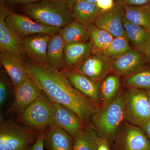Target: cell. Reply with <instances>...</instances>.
<instances>
[{"instance_id": "cell-1", "label": "cell", "mask_w": 150, "mask_h": 150, "mask_svg": "<svg viewBox=\"0 0 150 150\" xmlns=\"http://www.w3.org/2000/svg\"><path fill=\"white\" fill-rule=\"evenodd\" d=\"M26 65L28 75L52 102L68 108L91 125V117L99 106L74 87L62 71L30 62Z\"/></svg>"}, {"instance_id": "cell-2", "label": "cell", "mask_w": 150, "mask_h": 150, "mask_svg": "<svg viewBox=\"0 0 150 150\" xmlns=\"http://www.w3.org/2000/svg\"><path fill=\"white\" fill-rule=\"evenodd\" d=\"M124 119L123 94L120 93L109 104L98 107L91 117L90 124L100 138L111 145L115 142L119 127Z\"/></svg>"}, {"instance_id": "cell-3", "label": "cell", "mask_w": 150, "mask_h": 150, "mask_svg": "<svg viewBox=\"0 0 150 150\" xmlns=\"http://www.w3.org/2000/svg\"><path fill=\"white\" fill-rule=\"evenodd\" d=\"M23 10L26 15L34 21L49 27L61 29L75 20L69 8L49 0L23 6Z\"/></svg>"}, {"instance_id": "cell-4", "label": "cell", "mask_w": 150, "mask_h": 150, "mask_svg": "<svg viewBox=\"0 0 150 150\" xmlns=\"http://www.w3.org/2000/svg\"><path fill=\"white\" fill-rule=\"evenodd\" d=\"M53 103L42 91L40 96L18 115V123L38 134L43 133L53 120Z\"/></svg>"}, {"instance_id": "cell-5", "label": "cell", "mask_w": 150, "mask_h": 150, "mask_svg": "<svg viewBox=\"0 0 150 150\" xmlns=\"http://www.w3.org/2000/svg\"><path fill=\"white\" fill-rule=\"evenodd\" d=\"M123 94L125 120L134 126L142 127L150 118L147 92L129 87Z\"/></svg>"}, {"instance_id": "cell-6", "label": "cell", "mask_w": 150, "mask_h": 150, "mask_svg": "<svg viewBox=\"0 0 150 150\" xmlns=\"http://www.w3.org/2000/svg\"><path fill=\"white\" fill-rule=\"evenodd\" d=\"M39 134L16 123L4 122L0 127V150H25Z\"/></svg>"}, {"instance_id": "cell-7", "label": "cell", "mask_w": 150, "mask_h": 150, "mask_svg": "<svg viewBox=\"0 0 150 150\" xmlns=\"http://www.w3.org/2000/svg\"><path fill=\"white\" fill-rule=\"evenodd\" d=\"M6 22L13 31L22 38L29 35L45 33L51 35L59 33L60 28L49 27L34 21L27 15L11 11Z\"/></svg>"}, {"instance_id": "cell-8", "label": "cell", "mask_w": 150, "mask_h": 150, "mask_svg": "<svg viewBox=\"0 0 150 150\" xmlns=\"http://www.w3.org/2000/svg\"><path fill=\"white\" fill-rule=\"evenodd\" d=\"M124 16V4L122 0H118L112 8L100 11L94 24L106 30L114 38L122 36L127 38L123 27Z\"/></svg>"}, {"instance_id": "cell-9", "label": "cell", "mask_w": 150, "mask_h": 150, "mask_svg": "<svg viewBox=\"0 0 150 150\" xmlns=\"http://www.w3.org/2000/svg\"><path fill=\"white\" fill-rule=\"evenodd\" d=\"M51 35L45 33L35 34L22 38L21 51L30 62L47 65V51Z\"/></svg>"}, {"instance_id": "cell-10", "label": "cell", "mask_w": 150, "mask_h": 150, "mask_svg": "<svg viewBox=\"0 0 150 150\" xmlns=\"http://www.w3.org/2000/svg\"><path fill=\"white\" fill-rule=\"evenodd\" d=\"M76 70L100 83L112 71L111 60L102 52L92 51Z\"/></svg>"}, {"instance_id": "cell-11", "label": "cell", "mask_w": 150, "mask_h": 150, "mask_svg": "<svg viewBox=\"0 0 150 150\" xmlns=\"http://www.w3.org/2000/svg\"><path fill=\"white\" fill-rule=\"evenodd\" d=\"M115 144L116 150H150V141L139 126L127 125L117 134Z\"/></svg>"}, {"instance_id": "cell-12", "label": "cell", "mask_w": 150, "mask_h": 150, "mask_svg": "<svg viewBox=\"0 0 150 150\" xmlns=\"http://www.w3.org/2000/svg\"><path fill=\"white\" fill-rule=\"evenodd\" d=\"M62 71L74 87L98 106L102 105L100 82L76 69H63Z\"/></svg>"}, {"instance_id": "cell-13", "label": "cell", "mask_w": 150, "mask_h": 150, "mask_svg": "<svg viewBox=\"0 0 150 150\" xmlns=\"http://www.w3.org/2000/svg\"><path fill=\"white\" fill-rule=\"evenodd\" d=\"M0 62L14 87L22 83L28 76L26 62L21 55L0 50Z\"/></svg>"}, {"instance_id": "cell-14", "label": "cell", "mask_w": 150, "mask_h": 150, "mask_svg": "<svg viewBox=\"0 0 150 150\" xmlns=\"http://www.w3.org/2000/svg\"><path fill=\"white\" fill-rule=\"evenodd\" d=\"M53 103L54 123L68 132L73 138L88 126L69 108L60 103Z\"/></svg>"}, {"instance_id": "cell-15", "label": "cell", "mask_w": 150, "mask_h": 150, "mask_svg": "<svg viewBox=\"0 0 150 150\" xmlns=\"http://www.w3.org/2000/svg\"><path fill=\"white\" fill-rule=\"evenodd\" d=\"M144 56L132 48L111 61L112 71L118 76H128L144 68Z\"/></svg>"}, {"instance_id": "cell-16", "label": "cell", "mask_w": 150, "mask_h": 150, "mask_svg": "<svg viewBox=\"0 0 150 150\" xmlns=\"http://www.w3.org/2000/svg\"><path fill=\"white\" fill-rule=\"evenodd\" d=\"M42 92L37 84L28 75L22 83L14 87V99L12 111L18 115L21 113L37 99Z\"/></svg>"}, {"instance_id": "cell-17", "label": "cell", "mask_w": 150, "mask_h": 150, "mask_svg": "<svg viewBox=\"0 0 150 150\" xmlns=\"http://www.w3.org/2000/svg\"><path fill=\"white\" fill-rule=\"evenodd\" d=\"M11 12L5 4V0H0V50L14 52L22 56V38L12 30L6 22V17Z\"/></svg>"}, {"instance_id": "cell-18", "label": "cell", "mask_w": 150, "mask_h": 150, "mask_svg": "<svg viewBox=\"0 0 150 150\" xmlns=\"http://www.w3.org/2000/svg\"><path fill=\"white\" fill-rule=\"evenodd\" d=\"M92 51V44L90 40L83 43H67L62 70L76 69L91 55Z\"/></svg>"}, {"instance_id": "cell-19", "label": "cell", "mask_w": 150, "mask_h": 150, "mask_svg": "<svg viewBox=\"0 0 150 150\" xmlns=\"http://www.w3.org/2000/svg\"><path fill=\"white\" fill-rule=\"evenodd\" d=\"M43 134L44 146L47 150H72L73 137L55 123L48 126Z\"/></svg>"}, {"instance_id": "cell-20", "label": "cell", "mask_w": 150, "mask_h": 150, "mask_svg": "<svg viewBox=\"0 0 150 150\" xmlns=\"http://www.w3.org/2000/svg\"><path fill=\"white\" fill-rule=\"evenodd\" d=\"M123 23L126 37L132 48L144 55L149 40L150 31L129 21L125 16Z\"/></svg>"}, {"instance_id": "cell-21", "label": "cell", "mask_w": 150, "mask_h": 150, "mask_svg": "<svg viewBox=\"0 0 150 150\" xmlns=\"http://www.w3.org/2000/svg\"><path fill=\"white\" fill-rule=\"evenodd\" d=\"M66 43L59 33L51 35L47 51V63L49 67L62 71Z\"/></svg>"}, {"instance_id": "cell-22", "label": "cell", "mask_w": 150, "mask_h": 150, "mask_svg": "<svg viewBox=\"0 0 150 150\" xmlns=\"http://www.w3.org/2000/svg\"><path fill=\"white\" fill-rule=\"evenodd\" d=\"M71 11L75 20L87 27L94 23L100 10L96 3L78 0Z\"/></svg>"}, {"instance_id": "cell-23", "label": "cell", "mask_w": 150, "mask_h": 150, "mask_svg": "<svg viewBox=\"0 0 150 150\" xmlns=\"http://www.w3.org/2000/svg\"><path fill=\"white\" fill-rule=\"evenodd\" d=\"M59 34L67 43H83L90 40L87 27L75 20L59 30Z\"/></svg>"}, {"instance_id": "cell-24", "label": "cell", "mask_w": 150, "mask_h": 150, "mask_svg": "<svg viewBox=\"0 0 150 150\" xmlns=\"http://www.w3.org/2000/svg\"><path fill=\"white\" fill-rule=\"evenodd\" d=\"M100 139L94 128L88 125L73 138L72 150H97Z\"/></svg>"}, {"instance_id": "cell-25", "label": "cell", "mask_w": 150, "mask_h": 150, "mask_svg": "<svg viewBox=\"0 0 150 150\" xmlns=\"http://www.w3.org/2000/svg\"><path fill=\"white\" fill-rule=\"evenodd\" d=\"M124 8L125 18L129 21L150 31V4L138 6L124 4Z\"/></svg>"}, {"instance_id": "cell-26", "label": "cell", "mask_w": 150, "mask_h": 150, "mask_svg": "<svg viewBox=\"0 0 150 150\" xmlns=\"http://www.w3.org/2000/svg\"><path fill=\"white\" fill-rule=\"evenodd\" d=\"M120 88L119 76L115 74L108 76L100 83L101 106H105L113 101L120 93Z\"/></svg>"}, {"instance_id": "cell-27", "label": "cell", "mask_w": 150, "mask_h": 150, "mask_svg": "<svg viewBox=\"0 0 150 150\" xmlns=\"http://www.w3.org/2000/svg\"><path fill=\"white\" fill-rule=\"evenodd\" d=\"M87 28L90 40L92 44L93 51L104 52L114 38L106 30L97 27L94 24L88 25Z\"/></svg>"}, {"instance_id": "cell-28", "label": "cell", "mask_w": 150, "mask_h": 150, "mask_svg": "<svg viewBox=\"0 0 150 150\" xmlns=\"http://www.w3.org/2000/svg\"><path fill=\"white\" fill-rule=\"evenodd\" d=\"M124 83L129 87L150 90V69L143 68L135 74L125 77Z\"/></svg>"}, {"instance_id": "cell-29", "label": "cell", "mask_w": 150, "mask_h": 150, "mask_svg": "<svg viewBox=\"0 0 150 150\" xmlns=\"http://www.w3.org/2000/svg\"><path fill=\"white\" fill-rule=\"evenodd\" d=\"M132 48L128 38L121 36L114 38L108 48L102 53L111 61Z\"/></svg>"}, {"instance_id": "cell-30", "label": "cell", "mask_w": 150, "mask_h": 150, "mask_svg": "<svg viewBox=\"0 0 150 150\" xmlns=\"http://www.w3.org/2000/svg\"><path fill=\"white\" fill-rule=\"evenodd\" d=\"M8 85L4 73H1L0 78V106L3 107L6 104L8 97Z\"/></svg>"}, {"instance_id": "cell-31", "label": "cell", "mask_w": 150, "mask_h": 150, "mask_svg": "<svg viewBox=\"0 0 150 150\" xmlns=\"http://www.w3.org/2000/svg\"><path fill=\"white\" fill-rule=\"evenodd\" d=\"M44 134L42 133L39 134L34 144L28 146L25 150H44Z\"/></svg>"}, {"instance_id": "cell-32", "label": "cell", "mask_w": 150, "mask_h": 150, "mask_svg": "<svg viewBox=\"0 0 150 150\" xmlns=\"http://www.w3.org/2000/svg\"><path fill=\"white\" fill-rule=\"evenodd\" d=\"M96 4L100 11H106L112 8L115 3L113 0H97Z\"/></svg>"}, {"instance_id": "cell-33", "label": "cell", "mask_w": 150, "mask_h": 150, "mask_svg": "<svg viewBox=\"0 0 150 150\" xmlns=\"http://www.w3.org/2000/svg\"><path fill=\"white\" fill-rule=\"evenodd\" d=\"M123 4L129 6H138L150 4V0H122Z\"/></svg>"}, {"instance_id": "cell-34", "label": "cell", "mask_w": 150, "mask_h": 150, "mask_svg": "<svg viewBox=\"0 0 150 150\" xmlns=\"http://www.w3.org/2000/svg\"><path fill=\"white\" fill-rule=\"evenodd\" d=\"M6 2L13 5H22L25 6L39 1L41 0H5Z\"/></svg>"}, {"instance_id": "cell-35", "label": "cell", "mask_w": 150, "mask_h": 150, "mask_svg": "<svg viewBox=\"0 0 150 150\" xmlns=\"http://www.w3.org/2000/svg\"><path fill=\"white\" fill-rule=\"evenodd\" d=\"M49 1L64 5L72 11L73 7L78 0H49Z\"/></svg>"}, {"instance_id": "cell-36", "label": "cell", "mask_w": 150, "mask_h": 150, "mask_svg": "<svg viewBox=\"0 0 150 150\" xmlns=\"http://www.w3.org/2000/svg\"><path fill=\"white\" fill-rule=\"evenodd\" d=\"M110 143L107 140L100 139L97 150H110Z\"/></svg>"}, {"instance_id": "cell-37", "label": "cell", "mask_w": 150, "mask_h": 150, "mask_svg": "<svg viewBox=\"0 0 150 150\" xmlns=\"http://www.w3.org/2000/svg\"><path fill=\"white\" fill-rule=\"evenodd\" d=\"M150 141V118L141 127Z\"/></svg>"}, {"instance_id": "cell-38", "label": "cell", "mask_w": 150, "mask_h": 150, "mask_svg": "<svg viewBox=\"0 0 150 150\" xmlns=\"http://www.w3.org/2000/svg\"><path fill=\"white\" fill-rule=\"evenodd\" d=\"M144 55L146 61L150 63V35L149 40L147 46L145 50Z\"/></svg>"}, {"instance_id": "cell-39", "label": "cell", "mask_w": 150, "mask_h": 150, "mask_svg": "<svg viewBox=\"0 0 150 150\" xmlns=\"http://www.w3.org/2000/svg\"><path fill=\"white\" fill-rule=\"evenodd\" d=\"M83 1L91 3H96L97 1V0H83Z\"/></svg>"}, {"instance_id": "cell-40", "label": "cell", "mask_w": 150, "mask_h": 150, "mask_svg": "<svg viewBox=\"0 0 150 150\" xmlns=\"http://www.w3.org/2000/svg\"><path fill=\"white\" fill-rule=\"evenodd\" d=\"M148 95V97H149V106L150 108V90L147 91Z\"/></svg>"}]
</instances>
